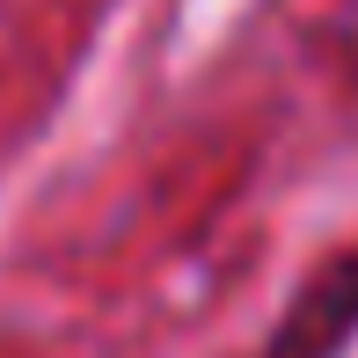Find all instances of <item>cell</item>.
<instances>
[{
  "label": "cell",
  "mask_w": 358,
  "mask_h": 358,
  "mask_svg": "<svg viewBox=\"0 0 358 358\" xmlns=\"http://www.w3.org/2000/svg\"><path fill=\"white\" fill-rule=\"evenodd\" d=\"M358 344V241L336 249L322 271H307L300 292L285 300L278 329L249 358H344Z\"/></svg>",
  "instance_id": "cell-1"
}]
</instances>
